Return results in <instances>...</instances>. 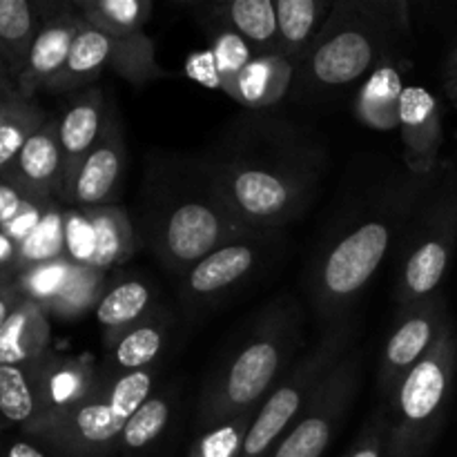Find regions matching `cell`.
Returning a JSON list of instances; mask_svg holds the SVG:
<instances>
[{"mask_svg": "<svg viewBox=\"0 0 457 457\" xmlns=\"http://www.w3.org/2000/svg\"><path fill=\"white\" fill-rule=\"evenodd\" d=\"M174 415V393L172 391H156L141 404V409L129 418L125 427L123 437H120L119 453L138 455L150 449L154 442L161 440L168 431Z\"/></svg>", "mask_w": 457, "mask_h": 457, "instance_id": "4dcf8cb0", "label": "cell"}, {"mask_svg": "<svg viewBox=\"0 0 457 457\" xmlns=\"http://www.w3.org/2000/svg\"><path fill=\"white\" fill-rule=\"evenodd\" d=\"M107 290V272L98 268L85 266V263L71 262L65 281L61 284L58 293L45 303L49 317L58 320H79L85 312L96 311L103 293Z\"/></svg>", "mask_w": 457, "mask_h": 457, "instance_id": "f546056e", "label": "cell"}, {"mask_svg": "<svg viewBox=\"0 0 457 457\" xmlns=\"http://www.w3.org/2000/svg\"><path fill=\"white\" fill-rule=\"evenodd\" d=\"M138 214L143 244L179 279L214 250L262 232L232 212L201 152H150Z\"/></svg>", "mask_w": 457, "mask_h": 457, "instance_id": "3957f363", "label": "cell"}, {"mask_svg": "<svg viewBox=\"0 0 457 457\" xmlns=\"http://www.w3.org/2000/svg\"><path fill=\"white\" fill-rule=\"evenodd\" d=\"M353 337H355L353 320L321 333L320 342L290 366L288 373L262 402L239 457H268L272 453L286 431L306 409L321 382L351 351Z\"/></svg>", "mask_w": 457, "mask_h": 457, "instance_id": "9c48e42d", "label": "cell"}, {"mask_svg": "<svg viewBox=\"0 0 457 457\" xmlns=\"http://www.w3.org/2000/svg\"><path fill=\"white\" fill-rule=\"evenodd\" d=\"M45 16H47V4L43 3L0 0V56L16 83L25 70Z\"/></svg>", "mask_w": 457, "mask_h": 457, "instance_id": "4316f807", "label": "cell"}, {"mask_svg": "<svg viewBox=\"0 0 457 457\" xmlns=\"http://www.w3.org/2000/svg\"><path fill=\"white\" fill-rule=\"evenodd\" d=\"M25 297L27 295L22 293V288L18 286V281H12L9 286L0 288V330H3V326L7 324L9 317L13 315V311H16V308L25 302Z\"/></svg>", "mask_w": 457, "mask_h": 457, "instance_id": "74e56055", "label": "cell"}, {"mask_svg": "<svg viewBox=\"0 0 457 457\" xmlns=\"http://www.w3.org/2000/svg\"><path fill=\"white\" fill-rule=\"evenodd\" d=\"M361 366L364 355L353 346L268 457H324L360 391Z\"/></svg>", "mask_w": 457, "mask_h": 457, "instance_id": "8fae6325", "label": "cell"}, {"mask_svg": "<svg viewBox=\"0 0 457 457\" xmlns=\"http://www.w3.org/2000/svg\"><path fill=\"white\" fill-rule=\"evenodd\" d=\"M442 85H445L446 96L457 107V40L453 47L449 49V54H446L445 65H442Z\"/></svg>", "mask_w": 457, "mask_h": 457, "instance_id": "f35d334b", "label": "cell"}, {"mask_svg": "<svg viewBox=\"0 0 457 457\" xmlns=\"http://www.w3.org/2000/svg\"><path fill=\"white\" fill-rule=\"evenodd\" d=\"M76 12L87 25L107 36L112 49L110 67L134 87L168 76L156 61V49L145 25L152 16V0H74Z\"/></svg>", "mask_w": 457, "mask_h": 457, "instance_id": "7c38bea8", "label": "cell"}, {"mask_svg": "<svg viewBox=\"0 0 457 457\" xmlns=\"http://www.w3.org/2000/svg\"><path fill=\"white\" fill-rule=\"evenodd\" d=\"M27 369L31 370L40 404H43L40 422L79 404L94 391L98 382V369L87 357H58L49 351L38 364L27 366Z\"/></svg>", "mask_w": 457, "mask_h": 457, "instance_id": "ffe728a7", "label": "cell"}, {"mask_svg": "<svg viewBox=\"0 0 457 457\" xmlns=\"http://www.w3.org/2000/svg\"><path fill=\"white\" fill-rule=\"evenodd\" d=\"M34 199L36 196H29L27 192H22L18 186H13V183L0 179V230H3V228H7L16 217H21L22 210L27 208V204Z\"/></svg>", "mask_w": 457, "mask_h": 457, "instance_id": "8d00e7d4", "label": "cell"}, {"mask_svg": "<svg viewBox=\"0 0 457 457\" xmlns=\"http://www.w3.org/2000/svg\"><path fill=\"white\" fill-rule=\"evenodd\" d=\"M7 457H47V455H45L38 446L29 445V442H13V445L9 446Z\"/></svg>", "mask_w": 457, "mask_h": 457, "instance_id": "ab89813d", "label": "cell"}, {"mask_svg": "<svg viewBox=\"0 0 457 457\" xmlns=\"http://www.w3.org/2000/svg\"><path fill=\"white\" fill-rule=\"evenodd\" d=\"M449 324V308L442 293L413 306L397 308L378 370V391L382 404L395 395L406 375L433 351Z\"/></svg>", "mask_w": 457, "mask_h": 457, "instance_id": "4fadbf2b", "label": "cell"}, {"mask_svg": "<svg viewBox=\"0 0 457 457\" xmlns=\"http://www.w3.org/2000/svg\"><path fill=\"white\" fill-rule=\"evenodd\" d=\"M137 248L125 210L116 205L65 212V253L71 262L110 270L120 266Z\"/></svg>", "mask_w": 457, "mask_h": 457, "instance_id": "5bb4252c", "label": "cell"}, {"mask_svg": "<svg viewBox=\"0 0 457 457\" xmlns=\"http://www.w3.org/2000/svg\"><path fill=\"white\" fill-rule=\"evenodd\" d=\"M128 147L119 114L110 110L101 138L76 170L74 179L62 192V201L79 210L114 205L123 187Z\"/></svg>", "mask_w": 457, "mask_h": 457, "instance_id": "9a60e30c", "label": "cell"}, {"mask_svg": "<svg viewBox=\"0 0 457 457\" xmlns=\"http://www.w3.org/2000/svg\"><path fill=\"white\" fill-rule=\"evenodd\" d=\"M302 306L290 295H279L259 308L201 386L195 413L196 436L262 406L290 370L302 344Z\"/></svg>", "mask_w": 457, "mask_h": 457, "instance_id": "277c9868", "label": "cell"}, {"mask_svg": "<svg viewBox=\"0 0 457 457\" xmlns=\"http://www.w3.org/2000/svg\"><path fill=\"white\" fill-rule=\"evenodd\" d=\"M275 232H257L214 250L179 279V302L187 324L204 320L257 277L272 250Z\"/></svg>", "mask_w": 457, "mask_h": 457, "instance_id": "30bf717a", "label": "cell"}, {"mask_svg": "<svg viewBox=\"0 0 457 457\" xmlns=\"http://www.w3.org/2000/svg\"><path fill=\"white\" fill-rule=\"evenodd\" d=\"M110 62L112 49L107 36L83 21L79 36L71 43L65 67L56 76V80L49 85L47 92L61 94L71 92V89L89 87V83H94L98 79V74L105 67H110Z\"/></svg>", "mask_w": 457, "mask_h": 457, "instance_id": "f1b7e54d", "label": "cell"}, {"mask_svg": "<svg viewBox=\"0 0 457 457\" xmlns=\"http://www.w3.org/2000/svg\"><path fill=\"white\" fill-rule=\"evenodd\" d=\"M52 351V324L38 302L25 297L0 330V366H34Z\"/></svg>", "mask_w": 457, "mask_h": 457, "instance_id": "603a6c76", "label": "cell"}, {"mask_svg": "<svg viewBox=\"0 0 457 457\" xmlns=\"http://www.w3.org/2000/svg\"><path fill=\"white\" fill-rule=\"evenodd\" d=\"M400 138L411 172L431 174L440 165L445 125L437 98L420 85H406L400 103Z\"/></svg>", "mask_w": 457, "mask_h": 457, "instance_id": "e0dca14e", "label": "cell"}, {"mask_svg": "<svg viewBox=\"0 0 457 457\" xmlns=\"http://www.w3.org/2000/svg\"><path fill=\"white\" fill-rule=\"evenodd\" d=\"M83 27V18L74 3L54 4L47 9L43 27L34 40L27 65L18 79V92L25 98H34L36 92H47L65 67L74 38Z\"/></svg>", "mask_w": 457, "mask_h": 457, "instance_id": "2e32d148", "label": "cell"}, {"mask_svg": "<svg viewBox=\"0 0 457 457\" xmlns=\"http://www.w3.org/2000/svg\"><path fill=\"white\" fill-rule=\"evenodd\" d=\"M18 94H21L18 92V87H12V89H7V92L0 94V128H3L4 119H7L9 110H12V105H13V101H16Z\"/></svg>", "mask_w": 457, "mask_h": 457, "instance_id": "60d3db41", "label": "cell"}, {"mask_svg": "<svg viewBox=\"0 0 457 457\" xmlns=\"http://www.w3.org/2000/svg\"><path fill=\"white\" fill-rule=\"evenodd\" d=\"M159 311L152 286L143 279H119L107 286L96 306V321L103 330V344L110 351L128 330L143 324Z\"/></svg>", "mask_w": 457, "mask_h": 457, "instance_id": "7402d4cb", "label": "cell"}, {"mask_svg": "<svg viewBox=\"0 0 457 457\" xmlns=\"http://www.w3.org/2000/svg\"><path fill=\"white\" fill-rule=\"evenodd\" d=\"M411 38L406 0H335L320 36L295 70L299 96H335L395 62Z\"/></svg>", "mask_w": 457, "mask_h": 457, "instance_id": "5b68a950", "label": "cell"}, {"mask_svg": "<svg viewBox=\"0 0 457 457\" xmlns=\"http://www.w3.org/2000/svg\"><path fill=\"white\" fill-rule=\"evenodd\" d=\"M295 83V67L279 54L253 56L226 94L253 112L275 107Z\"/></svg>", "mask_w": 457, "mask_h": 457, "instance_id": "d4e9b609", "label": "cell"}, {"mask_svg": "<svg viewBox=\"0 0 457 457\" xmlns=\"http://www.w3.org/2000/svg\"><path fill=\"white\" fill-rule=\"evenodd\" d=\"M0 179L36 199L62 201V156L56 116H47L38 132L25 143L12 168L0 172Z\"/></svg>", "mask_w": 457, "mask_h": 457, "instance_id": "ac0fdd59", "label": "cell"}, {"mask_svg": "<svg viewBox=\"0 0 457 457\" xmlns=\"http://www.w3.org/2000/svg\"><path fill=\"white\" fill-rule=\"evenodd\" d=\"M431 174L411 172L406 165L391 170L360 192L335 221L312 257L306 279L321 330L353 320L373 277L400 250Z\"/></svg>", "mask_w": 457, "mask_h": 457, "instance_id": "7a4b0ae2", "label": "cell"}, {"mask_svg": "<svg viewBox=\"0 0 457 457\" xmlns=\"http://www.w3.org/2000/svg\"><path fill=\"white\" fill-rule=\"evenodd\" d=\"M107 98L103 89L92 87L79 94L58 119V143L62 156V192L74 179L85 156L92 152L107 123Z\"/></svg>", "mask_w": 457, "mask_h": 457, "instance_id": "d6986e66", "label": "cell"}, {"mask_svg": "<svg viewBox=\"0 0 457 457\" xmlns=\"http://www.w3.org/2000/svg\"><path fill=\"white\" fill-rule=\"evenodd\" d=\"M12 87H18V85H16V80L12 79V74H9V70H7V65H4L3 56H0V94L7 92V89H12Z\"/></svg>", "mask_w": 457, "mask_h": 457, "instance_id": "b9f144b4", "label": "cell"}, {"mask_svg": "<svg viewBox=\"0 0 457 457\" xmlns=\"http://www.w3.org/2000/svg\"><path fill=\"white\" fill-rule=\"evenodd\" d=\"M404 80L397 62L375 70L355 92L353 112L366 128L388 132L400 128V103L404 94Z\"/></svg>", "mask_w": 457, "mask_h": 457, "instance_id": "484cf974", "label": "cell"}, {"mask_svg": "<svg viewBox=\"0 0 457 457\" xmlns=\"http://www.w3.org/2000/svg\"><path fill=\"white\" fill-rule=\"evenodd\" d=\"M67 257L65 253V212L58 204L49 210L38 228L18 245L16 268L18 275L40 263L54 262V259Z\"/></svg>", "mask_w": 457, "mask_h": 457, "instance_id": "d6a6232c", "label": "cell"}, {"mask_svg": "<svg viewBox=\"0 0 457 457\" xmlns=\"http://www.w3.org/2000/svg\"><path fill=\"white\" fill-rule=\"evenodd\" d=\"M154 379L156 366L128 375L103 366L85 400L47 418L27 436L56 457H114L129 418L154 391Z\"/></svg>", "mask_w": 457, "mask_h": 457, "instance_id": "8992f818", "label": "cell"}, {"mask_svg": "<svg viewBox=\"0 0 457 457\" xmlns=\"http://www.w3.org/2000/svg\"><path fill=\"white\" fill-rule=\"evenodd\" d=\"M0 413L21 424L25 433L43 420V404L29 369L0 366Z\"/></svg>", "mask_w": 457, "mask_h": 457, "instance_id": "1f68e13d", "label": "cell"}, {"mask_svg": "<svg viewBox=\"0 0 457 457\" xmlns=\"http://www.w3.org/2000/svg\"><path fill=\"white\" fill-rule=\"evenodd\" d=\"M457 375V333L451 321L433 351L386 402V457H427L445 427Z\"/></svg>", "mask_w": 457, "mask_h": 457, "instance_id": "ba28073f", "label": "cell"}, {"mask_svg": "<svg viewBox=\"0 0 457 457\" xmlns=\"http://www.w3.org/2000/svg\"><path fill=\"white\" fill-rule=\"evenodd\" d=\"M170 330H172V317L165 311H156L143 324L128 330L110 348L105 369L125 375L154 369L170 342Z\"/></svg>", "mask_w": 457, "mask_h": 457, "instance_id": "83f0119b", "label": "cell"}, {"mask_svg": "<svg viewBox=\"0 0 457 457\" xmlns=\"http://www.w3.org/2000/svg\"><path fill=\"white\" fill-rule=\"evenodd\" d=\"M457 245V168L440 161L415 208L397 250V308L413 306L433 295L449 272Z\"/></svg>", "mask_w": 457, "mask_h": 457, "instance_id": "52a82bcc", "label": "cell"}, {"mask_svg": "<svg viewBox=\"0 0 457 457\" xmlns=\"http://www.w3.org/2000/svg\"><path fill=\"white\" fill-rule=\"evenodd\" d=\"M47 116L49 114H45L36 105L34 98H25L22 94H18L3 128H0V172L12 168L25 143L29 141L31 134L38 132Z\"/></svg>", "mask_w": 457, "mask_h": 457, "instance_id": "836d02e7", "label": "cell"}, {"mask_svg": "<svg viewBox=\"0 0 457 457\" xmlns=\"http://www.w3.org/2000/svg\"><path fill=\"white\" fill-rule=\"evenodd\" d=\"M335 0H275L279 56L297 70L320 36Z\"/></svg>", "mask_w": 457, "mask_h": 457, "instance_id": "cb8c5ba5", "label": "cell"}, {"mask_svg": "<svg viewBox=\"0 0 457 457\" xmlns=\"http://www.w3.org/2000/svg\"><path fill=\"white\" fill-rule=\"evenodd\" d=\"M388 445V411L379 404L361 427L346 457H386Z\"/></svg>", "mask_w": 457, "mask_h": 457, "instance_id": "d590c367", "label": "cell"}, {"mask_svg": "<svg viewBox=\"0 0 457 457\" xmlns=\"http://www.w3.org/2000/svg\"><path fill=\"white\" fill-rule=\"evenodd\" d=\"M18 270L16 268H9V266H0V288L9 286L12 281H16Z\"/></svg>", "mask_w": 457, "mask_h": 457, "instance_id": "7bdbcfd3", "label": "cell"}, {"mask_svg": "<svg viewBox=\"0 0 457 457\" xmlns=\"http://www.w3.org/2000/svg\"><path fill=\"white\" fill-rule=\"evenodd\" d=\"M201 154L232 212L262 232L302 219L328 168L320 134L268 110L235 116Z\"/></svg>", "mask_w": 457, "mask_h": 457, "instance_id": "6da1fadb", "label": "cell"}, {"mask_svg": "<svg viewBox=\"0 0 457 457\" xmlns=\"http://www.w3.org/2000/svg\"><path fill=\"white\" fill-rule=\"evenodd\" d=\"M196 18L219 22L235 31L257 56L279 54L275 0H226L192 7Z\"/></svg>", "mask_w": 457, "mask_h": 457, "instance_id": "44dd1931", "label": "cell"}, {"mask_svg": "<svg viewBox=\"0 0 457 457\" xmlns=\"http://www.w3.org/2000/svg\"><path fill=\"white\" fill-rule=\"evenodd\" d=\"M257 411L259 406L245 411L239 418L230 420L221 427L199 433L187 449V457H239Z\"/></svg>", "mask_w": 457, "mask_h": 457, "instance_id": "e575fe53", "label": "cell"}]
</instances>
